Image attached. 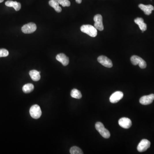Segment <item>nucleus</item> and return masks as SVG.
I'll return each instance as SVG.
<instances>
[{"mask_svg": "<svg viewBox=\"0 0 154 154\" xmlns=\"http://www.w3.org/2000/svg\"><path fill=\"white\" fill-rule=\"evenodd\" d=\"M80 31L84 33H86L88 35L92 37H96L97 35V30L94 26L86 25H83L80 27Z\"/></svg>", "mask_w": 154, "mask_h": 154, "instance_id": "f257e3e1", "label": "nucleus"}, {"mask_svg": "<svg viewBox=\"0 0 154 154\" xmlns=\"http://www.w3.org/2000/svg\"><path fill=\"white\" fill-rule=\"evenodd\" d=\"M97 131L104 138L108 139L110 137V134L109 131L104 127V125L101 122H97L95 125Z\"/></svg>", "mask_w": 154, "mask_h": 154, "instance_id": "f03ea898", "label": "nucleus"}, {"mask_svg": "<svg viewBox=\"0 0 154 154\" xmlns=\"http://www.w3.org/2000/svg\"><path fill=\"white\" fill-rule=\"evenodd\" d=\"M131 61L134 65H136L138 64L141 69H145L147 67V64L146 61L138 56H132L131 57Z\"/></svg>", "mask_w": 154, "mask_h": 154, "instance_id": "7ed1b4c3", "label": "nucleus"}, {"mask_svg": "<svg viewBox=\"0 0 154 154\" xmlns=\"http://www.w3.org/2000/svg\"><path fill=\"white\" fill-rule=\"evenodd\" d=\"M30 114L33 118L38 119L42 115V111L40 106L37 104L33 105L30 109Z\"/></svg>", "mask_w": 154, "mask_h": 154, "instance_id": "20e7f679", "label": "nucleus"}, {"mask_svg": "<svg viewBox=\"0 0 154 154\" xmlns=\"http://www.w3.org/2000/svg\"><path fill=\"white\" fill-rule=\"evenodd\" d=\"M37 28V25L35 23L31 22L24 25L22 27V31L24 33L29 34L35 32Z\"/></svg>", "mask_w": 154, "mask_h": 154, "instance_id": "39448f33", "label": "nucleus"}, {"mask_svg": "<svg viewBox=\"0 0 154 154\" xmlns=\"http://www.w3.org/2000/svg\"><path fill=\"white\" fill-rule=\"evenodd\" d=\"M95 22L94 27L97 30L102 31L104 30V26L102 22V16L100 14H97L94 17Z\"/></svg>", "mask_w": 154, "mask_h": 154, "instance_id": "423d86ee", "label": "nucleus"}, {"mask_svg": "<svg viewBox=\"0 0 154 154\" xmlns=\"http://www.w3.org/2000/svg\"><path fill=\"white\" fill-rule=\"evenodd\" d=\"M151 142L147 139H143L140 142L137 147L138 151L140 153L145 152L150 147Z\"/></svg>", "mask_w": 154, "mask_h": 154, "instance_id": "0eeeda50", "label": "nucleus"}, {"mask_svg": "<svg viewBox=\"0 0 154 154\" xmlns=\"http://www.w3.org/2000/svg\"><path fill=\"white\" fill-rule=\"evenodd\" d=\"M98 61L104 67L107 68H111L113 66L112 61L107 57L104 56H100L98 57Z\"/></svg>", "mask_w": 154, "mask_h": 154, "instance_id": "6e6552de", "label": "nucleus"}, {"mask_svg": "<svg viewBox=\"0 0 154 154\" xmlns=\"http://www.w3.org/2000/svg\"><path fill=\"white\" fill-rule=\"evenodd\" d=\"M123 93L121 91H117L113 93L110 97V101L112 103H116L123 97Z\"/></svg>", "mask_w": 154, "mask_h": 154, "instance_id": "1a4fd4ad", "label": "nucleus"}, {"mask_svg": "<svg viewBox=\"0 0 154 154\" xmlns=\"http://www.w3.org/2000/svg\"><path fill=\"white\" fill-rule=\"evenodd\" d=\"M154 100V94H151L148 95L142 96L140 99V103L142 105H148L151 104Z\"/></svg>", "mask_w": 154, "mask_h": 154, "instance_id": "9d476101", "label": "nucleus"}, {"mask_svg": "<svg viewBox=\"0 0 154 154\" xmlns=\"http://www.w3.org/2000/svg\"><path fill=\"white\" fill-rule=\"evenodd\" d=\"M118 123L121 127L125 129L130 128L132 125V121L128 118H121L119 120Z\"/></svg>", "mask_w": 154, "mask_h": 154, "instance_id": "9b49d317", "label": "nucleus"}, {"mask_svg": "<svg viewBox=\"0 0 154 154\" xmlns=\"http://www.w3.org/2000/svg\"><path fill=\"white\" fill-rule=\"evenodd\" d=\"M56 58L57 61L61 62L64 66H66L69 64L70 62L69 57H67L63 53H61L57 55Z\"/></svg>", "mask_w": 154, "mask_h": 154, "instance_id": "f8f14e48", "label": "nucleus"}, {"mask_svg": "<svg viewBox=\"0 0 154 154\" xmlns=\"http://www.w3.org/2000/svg\"><path fill=\"white\" fill-rule=\"evenodd\" d=\"M138 7L147 15H150L152 13V11L154 10V7L152 5H145L143 4H140Z\"/></svg>", "mask_w": 154, "mask_h": 154, "instance_id": "ddd939ff", "label": "nucleus"}, {"mask_svg": "<svg viewBox=\"0 0 154 154\" xmlns=\"http://www.w3.org/2000/svg\"><path fill=\"white\" fill-rule=\"evenodd\" d=\"M5 5L7 7H12L14 8L15 10L19 11L21 8V4L20 3L12 1H7L5 3Z\"/></svg>", "mask_w": 154, "mask_h": 154, "instance_id": "4468645a", "label": "nucleus"}, {"mask_svg": "<svg viewBox=\"0 0 154 154\" xmlns=\"http://www.w3.org/2000/svg\"><path fill=\"white\" fill-rule=\"evenodd\" d=\"M134 22L139 26L142 33L147 30V24L144 22V20L142 18H137L134 19Z\"/></svg>", "mask_w": 154, "mask_h": 154, "instance_id": "2eb2a0df", "label": "nucleus"}, {"mask_svg": "<svg viewBox=\"0 0 154 154\" xmlns=\"http://www.w3.org/2000/svg\"><path fill=\"white\" fill-rule=\"evenodd\" d=\"M40 72L37 71L36 70H32L30 71L29 72V75L33 81H37L40 79L41 76L40 75Z\"/></svg>", "mask_w": 154, "mask_h": 154, "instance_id": "dca6fc26", "label": "nucleus"}, {"mask_svg": "<svg viewBox=\"0 0 154 154\" xmlns=\"http://www.w3.org/2000/svg\"><path fill=\"white\" fill-rule=\"evenodd\" d=\"M49 4L57 13L61 12V8L59 6V3H58L57 0H50L49 1Z\"/></svg>", "mask_w": 154, "mask_h": 154, "instance_id": "f3484780", "label": "nucleus"}, {"mask_svg": "<svg viewBox=\"0 0 154 154\" xmlns=\"http://www.w3.org/2000/svg\"><path fill=\"white\" fill-rule=\"evenodd\" d=\"M34 89V85L32 84H26L22 87L23 91L25 93H29L32 92Z\"/></svg>", "mask_w": 154, "mask_h": 154, "instance_id": "a211bd4d", "label": "nucleus"}, {"mask_svg": "<svg viewBox=\"0 0 154 154\" xmlns=\"http://www.w3.org/2000/svg\"><path fill=\"white\" fill-rule=\"evenodd\" d=\"M71 96L75 99H80L82 98V94L79 90L76 89H73L71 92Z\"/></svg>", "mask_w": 154, "mask_h": 154, "instance_id": "6ab92c4d", "label": "nucleus"}, {"mask_svg": "<svg viewBox=\"0 0 154 154\" xmlns=\"http://www.w3.org/2000/svg\"><path fill=\"white\" fill-rule=\"evenodd\" d=\"M70 153L71 154H83L84 153L81 149L78 147H73L70 149Z\"/></svg>", "mask_w": 154, "mask_h": 154, "instance_id": "aec40b11", "label": "nucleus"}, {"mask_svg": "<svg viewBox=\"0 0 154 154\" xmlns=\"http://www.w3.org/2000/svg\"><path fill=\"white\" fill-rule=\"evenodd\" d=\"M59 4L61 5L63 7H70V2L69 0H57Z\"/></svg>", "mask_w": 154, "mask_h": 154, "instance_id": "412c9836", "label": "nucleus"}, {"mask_svg": "<svg viewBox=\"0 0 154 154\" xmlns=\"http://www.w3.org/2000/svg\"><path fill=\"white\" fill-rule=\"evenodd\" d=\"M9 55V52L6 49H0V57H6Z\"/></svg>", "mask_w": 154, "mask_h": 154, "instance_id": "4be33fe9", "label": "nucleus"}, {"mask_svg": "<svg viewBox=\"0 0 154 154\" xmlns=\"http://www.w3.org/2000/svg\"><path fill=\"white\" fill-rule=\"evenodd\" d=\"M76 1L78 3H80L82 2V0H76Z\"/></svg>", "mask_w": 154, "mask_h": 154, "instance_id": "5701e85b", "label": "nucleus"}, {"mask_svg": "<svg viewBox=\"0 0 154 154\" xmlns=\"http://www.w3.org/2000/svg\"><path fill=\"white\" fill-rule=\"evenodd\" d=\"M3 1H4V0H0V3L2 2H3Z\"/></svg>", "mask_w": 154, "mask_h": 154, "instance_id": "b1692460", "label": "nucleus"}]
</instances>
